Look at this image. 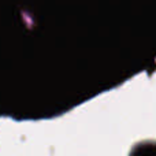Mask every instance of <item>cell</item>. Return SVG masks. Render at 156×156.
Here are the masks:
<instances>
[]
</instances>
